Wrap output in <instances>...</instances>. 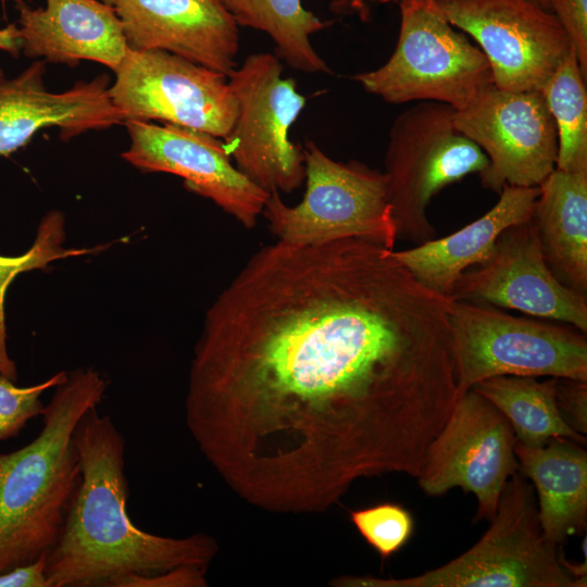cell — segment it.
Listing matches in <instances>:
<instances>
[{
    "instance_id": "obj_7",
    "label": "cell",
    "mask_w": 587,
    "mask_h": 587,
    "mask_svg": "<svg viewBox=\"0 0 587 587\" xmlns=\"http://www.w3.org/2000/svg\"><path fill=\"white\" fill-rule=\"evenodd\" d=\"M449 317L458 397L495 376L587 380L582 332L453 299Z\"/></svg>"
},
{
    "instance_id": "obj_18",
    "label": "cell",
    "mask_w": 587,
    "mask_h": 587,
    "mask_svg": "<svg viewBox=\"0 0 587 587\" xmlns=\"http://www.w3.org/2000/svg\"><path fill=\"white\" fill-rule=\"evenodd\" d=\"M42 8L17 4L21 50L27 58L76 65L101 63L113 72L128 46L113 5L98 0H45Z\"/></svg>"
},
{
    "instance_id": "obj_11",
    "label": "cell",
    "mask_w": 587,
    "mask_h": 587,
    "mask_svg": "<svg viewBox=\"0 0 587 587\" xmlns=\"http://www.w3.org/2000/svg\"><path fill=\"white\" fill-rule=\"evenodd\" d=\"M114 73L109 93L125 121H160L221 139L234 123L236 100L220 72L164 50L128 48Z\"/></svg>"
},
{
    "instance_id": "obj_19",
    "label": "cell",
    "mask_w": 587,
    "mask_h": 587,
    "mask_svg": "<svg viewBox=\"0 0 587 587\" xmlns=\"http://www.w3.org/2000/svg\"><path fill=\"white\" fill-rule=\"evenodd\" d=\"M538 195L539 186L507 185L498 202L479 218L446 237L394 249V255L421 284L450 297L464 271L490 258L505 229L533 217Z\"/></svg>"
},
{
    "instance_id": "obj_36",
    "label": "cell",
    "mask_w": 587,
    "mask_h": 587,
    "mask_svg": "<svg viewBox=\"0 0 587 587\" xmlns=\"http://www.w3.org/2000/svg\"><path fill=\"white\" fill-rule=\"evenodd\" d=\"M1 1H2V2H5L7 0H1ZM12 1H15V2H16V4H18V3L23 2L22 0H12Z\"/></svg>"
},
{
    "instance_id": "obj_12",
    "label": "cell",
    "mask_w": 587,
    "mask_h": 587,
    "mask_svg": "<svg viewBox=\"0 0 587 587\" xmlns=\"http://www.w3.org/2000/svg\"><path fill=\"white\" fill-rule=\"evenodd\" d=\"M486 55L497 88H542L573 47L555 14L534 0H436Z\"/></svg>"
},
{
    "instance_id": "obj_6",
    "label": "cell",
    "mask_w": 587,
    "mask_h": 587,
    "mask_svg": "<svg viewBox=\"0 0 587 587\" xmlns=\"http://www.w3.org/2000/svg\"><path fill=\"white\" fill-rule=\"evenodd\" d=\"M303 147L305 192L296 205L271 192L262 215L277 241L319 246L362 238L394 249L397 230L384 172L358 161L339 162L314 141Z\"/></svg>"
},
{
    "instance_id": "obj_34",
    "label": "cell",
    "mask_w": 587,
    "mask_h": 587,
    "mask_svg": "<svg viewBox=\"0 0 587 587\" xmlns=\"http://www.w3.org/2000/svg\"><path fill=\"white\" fill-rule=\"evenodd\" d=\"M534 1L537 2L539 5H541L542 8L551 11L552 0H534Z\"/></svg>"
},
{
    "instance_id": "obj_15",
    "label": "cell",
    "mask_w": 587,
    "mask_h": 587,
    "mask_svg": "<svg viewBox=\"0 0 587 587\" xmlns=\"http://www.w3.org/2000/svg\"><path fill=\"white\" fill-rule=\"evenodd\" d=\"M450 298L516 310L587 332V296L554 276L532 218L505 229L490 258L461 274Z\"/></svg>"
},
{
    "instance_id": "obj_16",
    "label": "cell",
    "mask_w": 587,
    "mask_h": 587,
    "mask_svg": "<svg viewBox=\"0 0 587 587\" xmlns=\"http://www.w3.org/2000/svg\"><path fill=\"white\" fill-rule=\"evenodd\" d=\"M46 61H34L14 78L0 77V157L24 147L41 129L58 127L63 139L124 124L107 75L78 82L61 92L43 82Z\"/></svg>"
},
{
    "instance_id": "obj_23",
    "label": "cell",
    "mask_w": 587,
    "mask_h": 587,
    "mask_svg": "<svg viewBox=\"0 0 587 587\" xmlns=\"http://www.w3.org/2000/svg\"><path fill=\"white\" fill-rule=\"evenodd\" d=\"M238 26L251 27L270 36L277 57L292 68L308 74L329 73L316 52L311 36L327 26L301 0H223Z\"/></svg>"
},
{
    "instance_id": "obj_30",
    "label": "cell",
    "mask_w": 587,
    "mask_h": 587,
    "mask_svg": "<svg viewBox=\"0 0 587 587\" xmlns=\"http://www.w3.org/2000/svg\"><path fill=\"white\" fill-rule=\"evenodd\" d=\"M555 401L562 420L575 432L587 435V380L557 378Z\"/></svg>"
},
{
    "instance_id": "obj_9",
    "label": "cell",
    "mask_w": 587,
    "mask_h": 587,
    "mask_svg": "<svg viewBox=\"0 0 587 587\" xmlns=\"http://www.w3.org/2000/svg\"><path fill=\"white\" fill-rule=\"evenodd\" d=\"M282 73L277 55L260 52L227 76L237 113L222 140L236 167L267 193H289L305 178L303 147L288 136L305 98Z\"/></svg>"
},
{
    "instance_id": "obj_25",
    "label": "cell",
    "mask_w": 587,
    "mask_h": 587,
    "mask_svg": "<svg viewBox=\"0 0 587 587\" xmlns=\"http://www.w3.org/2000/svg\"><path fill=\"white\" fill-rule=\"evenodd\" d=\"M64 216L59 211L48 213L40 222L33 246L16 257L0 255V372L16 379V369L5 347L4 299L7 289L14 278L24 272L43 268L50 262L68 257L91 253L101 249H64Z\"/></svg>"
},
{
    "instance_id": "obj_21",
    "label": "cell",
    "mask_w": 587,
    "mask_h": 587,
    "mask_svg": "<svg viewBox=\"0 0 587 587\" xmlns=\"http://www.w3.org/2000/svg\"><path fill=\"white\" fill-rule=\"evenodd\" d=\"M532 220L554 276L587 296V171L555 167L539 185Z\"/></svg>"
},
{
    "instance_id": "obj_10",
    "label": "cell",
    "mask_w": 587,
    "mask_h": 587,
    "mask_svg": "<svg viewBox=\"0 0 587 587\" xmlns=\"http://www.w3.org/2000/svg\"><path fill=\"white\" fill-rule=\"evenodd\" d=\"M517 439L508 419L473 389L460 395L451 414L429 444L417 484L429 497L453 488L477 501L474 521L495 516L508 479L520 471Z\"/></svg>"
},
{
    "instance_id": "obj_14",
    "label": "cell",
    "mask_w": 587,
    "mask_h": 587,
    "mask_svg": "<svg viewBox=\"0 0 587 587\" xmlns=\"http://www.w3.org/2000/svg\"><path fill=\"white\" fill-rule=\"evenodd\" d=\"M130 145L123 159L142 172L179 176L187 189L215 203L246 228L262 215L270 193L232 162L224 141L195 128L128 120Z\"/></svg>"
},
{
    "instance_id": "obj_26",
    "label": "cell",
    "mask_w": 587,
    "mask_h": 587,
    "mask_svg": "<svg viewBox=\"0 0 587 587\" xmlns=\"http://www.w3.org/2000/svg\"><path fill=\"white\" fill-rule=\"evenodd\" d=\"M349 517L362 538L383 560L398 552L413 533L411 513L398 503L382 502L353 510Z\"/></svg>"
},
{
    "instance_id": "obj_20",
    "label": "cell",
    "mask_w": 587,
    "mask_h": 587,
    "mask_svg": "<svg viewBox=\"0 0 587 587\" xmlns=\"http://www.w3.org/2000/svg\"><path fill=\"white\" fill-rule=\"evenodd\" d=\"M520 472L537 496L538 519L545 538L562 545L587 525V451L565 437L528 447L516 441Z\"/></svg>"
},
{
    "instance_id": "obj_1",
    "label": "cell",
    "mask_w": 587,
    "mask_h": 587,
    "mask_svg": "<svg viewBox=\"0 0 587 587\" xmlns=\"http://www.w3.org/2000/svg\"><path fill=\"white\" fill-rule=\"evenodd\" d=\"M451 302L371 240L259 249L205 312L191 437L274 513H323L364 477L416 478L458 399Z\"/></svg>"
},
{
    "instance_id": "obj_22",
    "label": "cell",
    "mask_w": 587,
    "mask_h": 587,
    "mask_svg": "<svg viewBox=\"0 0 587 587\" xmlns=\"http://www.w3.org/2000/svg\"><path fill=\"white\" fill-rule=\"evenodd\" d=\"M557 378L538 380L527 376H495L471 389L490 401L510 422L517 442L537 447L553 437L580 445L586 436L572 429L561 417L555 401Z\"/></svg>"
},
{
    "instance_id": "obj_17",
    "label": "cell",
    "mask_w": 587,
    "mask_h": 587,
    "mask_svg": "<svg viewBox=\"0 0 587 587\" xmlns=\"http://www.w3.org/2000/svg\"><path fill=\"white\" fill-rule=\"evenodd\" d=\"M127 46L164 50L226 76L237 66L238 25L223 0H114Z\"/></svg>"
},
{
    "instance_id": "obj_24",
    "label": "cell",
    "mask_w": 587,
    "mask_h": 587,
    "mask_svg": "<svg viewBox=\"0 0 587 587\" xmlns=\"http://www.w3.org/2000/svg\"><path fill=\"white\" fill-rule=\"evenodd\" d=\"M540 91L557 128L555 167L587 171L586 78L573 47Z\"/></svg>"
},
{
    "instance_id": "obj_5",
    "label": "cell",
    "mask_w": 587,
    "mask_h": 587,
    "mask_svg": "<svg viewBox=\"0 0 587 587\" xmlns=\"http://www.w3.org/2000/svg\"><path fill=\"white\" fill-rule=\"evenodd\" d=\"M396 48L382 66L353 76L384 101H436L464 109L494 86L483 51L450 24L436 0H401Z\"/></svg>"
},
{
    "instance_id": "obj_8",
    "label": "cell",
    "mask_w": 587,
    "mask_h": 587,
    "mask_svg": "<svg viewBox=\"0 0 587 587\" xmlns=\"http://www.w3.org/2000/svg\"><path fill=\"white\" fill-rule=\"evenodd\" d=\"M453 113L448 104L420 101L391 125L384 175L398 238L417 245L434 239L430 199L488 165L484 151L454 126Z\"/></svg>"
},
{
    "instance_id": "obj_29",
    "label": "cell",
    "mask_w": 587,
    "mask_h": 587,
    "mask_svg": "<svg viewBox=\"0 0 587 587\" xmlns=\"http://www.w3.org/2000/svg\"><path fill=\"white\" fill-rule=\"evenodd\" d=\"M208 567L185 565L152 575L128 574L115 578L110 587H205Z\"/></svg>"
},
{
    "instance_id": "obj_28",
    "label": "cell",
    "mask_w": 587,
    "mask_h": 587,
    "mask_svg": "<svg viewBox=\"0 0 587 587\" xmlns=\"http://www.w3.org/2000/svg\"><path fill=\"white\" fill-rule=\"evenodd\" d=\"M551 11L564 27L587 77V0H552Z\"/></svg>"
},
{
    "instance_id": "obj_27",
    "label": "cell",
    "mask_w": 587,
    "mask_h": 587,
    "mask_svg": "<svg viewBox=\"0 0 587 587\" xmlns=\"http://www.w3.org/2000/svg\"><path fill=\"white\" fill-rule=\"evenodd\" d=\"M66 374L59 372L42 383L20 387L0 372V441L16 437L30 420L42 415V394L59 385Z\"/></svg>"
},
{
    "instance_id": "obj_2",
    "label": "cell",
    "mask_w": 587,
    "mask_h": 587,
    "mask_svg": "<svg viewBox=\"0 0 587 587\" xmlns=\"http://www.w3.org/2000/svg\"><path fill=\"white\" fill-rule=\"evenodd\" d=\"M73 438L80 482L62 534L47 554L51 587H110L128 574L209 567L218 551L212 536L164 537L130 520L125 438L109 415L90 408L76 424Z\"/></svg>"
},
{
    "instance_id": "obj_13",
    "label": "cell",
    "mask_w": 587,
    "mask_h": 587,
    "mask_svg": "<svg viewBox=\"0 0 587 587\" xmlns=\"http://www.w3.org/2000/svg\"><path fill=\"white\" fill-rule=\"evenodd\" d=\"M454 126L486 154L482 186L500 193L507 185L539 186L555 168L558 135L541 91L495 85L453 113Z\"/></svg>"
},
{
    "instance_id": "obj_3",
    "label": "cell",
    "mask_w": 587,
    "mask_h": 587,
    "mask_svg": "<svg viewBox=\"0 0 587 587\" xmlns=\"http://www.w3.org/2000/svg\"><path fill=\"white\" fill-rule=\"evenodd\" d=\"M107 387L93 369L67 372L45 407L36 438L0 453V574L48 554L58 542L80 482L73 433Z\"/></svg>"
},
{
    "instance_id": "obj_4",
    "label": "cell",
    "mask_w": 587,
    "mask_h": 587,
    "mask_svg": "<svg viewBox=\"0 0 587 587\" xmlns=\"http://www.w3.org/2000/svg\"><path fill=\"white\" fill-rule=\"evenodd\" d=\"M548 541L535 490L519 471L503 487L497 512L480 539L450 562L403 578L342 575L337 587H579Z\"/></svg>"
},
{
    "instance_id": "obj_33",
    "label": "cell",
    "mask_w": 587,
    "mask_h": 587,
    "mask_svg": "<svg viewBox=\"0 0 587 587\" xmlns=\"http://www.w3.org/2000/svg\"><path fill=\"white\" fill-rule=\"evenodd\" d=\"M391 0H337L338 7L364 15L372 5L382 4Z\"/></svg>"
},
{
    "instance_id": "obj_31",
    "label": "cell",
    "mask_w": 587,
    "mask_h": 587,
    "mask_svg": "<svg viewBox=\"0 0 587 587\" xmlns=\"http://www.w3.org/2000/svg\"><path fill=\"white\" fill-rule=\"evenodd\" d=\"M47 554L0 574V587H51L47 577Z\"/></svg>"
},
{
    "instance_id": "obj_32",
    "label": "cell",
    "mask_w": 587,
    "mask_h": 587,
    "mask_svg": "<svg viewBox=\"0 0 587 587\" xmlns=\"http://www.w3.org/2000/svg\"><path fill=\"white\" fill-rule=\"evenodd\" d=\"M0 50L13 55L18 54L21 51V35L17 24L13 23L0 28ZM2 76L3 74L0 68V77Z\"/></svg>"
},
{
    "instance_id": "obj_35",
    "label": "cell",
    "mask_w": 587,
    "mask_h": 587,
    "mask_svg": "<svg viewBox=\"0 0 587 587\" xmlns=\"http://www.w3.org/2000/svg\"><path fill=\"white\" fill-rule=\"evenodd\" d=\"M101 1H103L104 3L111 4V5L114 4V0H101Z\"/></svg>"
}]
</instances>
